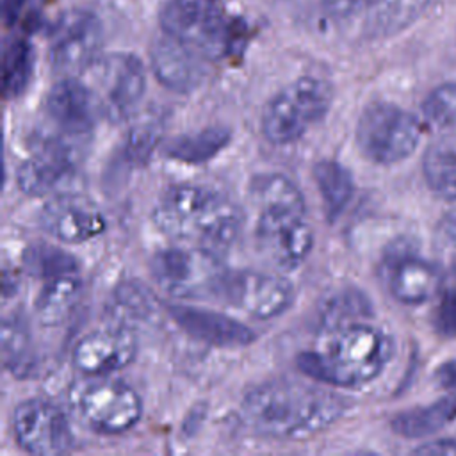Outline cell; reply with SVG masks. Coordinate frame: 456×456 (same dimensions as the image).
<instances>
[{"mask_svg":"<svg viewBox=\"0 0 456 456\" xmlns=\"http://www.w3.org/2000/svg\"><path fill=\"white\" fill-rule=\"evenodd\" d=\"M32 46L25 39H12L4 52V93L20 94L32 73Z\"/></svg>","mask_w":456,"mask_h":456,"instance_id":"cell-30","label":"cell"},{"mask_svg":"<svg viewBox=\"0 0 456 456\" xmlns=\"http://www.w3.org/2000/svg\"><path fill=\"white\" fill-rule=\"evenodd\" d=\"M82 297V280L77 273L59 274L43 280V287L36 297L34 310L45 326H55L66 321Z\"/></svg>","mask_w":456,"mask_h":456,"instance_id":"cell-21","label":"cell"},{"mask_svg":"<svg viewBox=\"0 0 456 456\" xmlns=\"http://www.w3.org/2000/svg\"><path fill=\"white\" fill-rule=\"evenodd\" d=\"M23 264L27 271L39 278L48 280L66 273H77V260L73 255L52 244H34L23 253Z\"/></svg>","mask_w":456,"mask_h":456,"instance_id":"cell-29","label":"cell"},{"mask_svg":"<svg viewBox=\"0 0 456 456\" xmlns=\"http://www.w3.org/2000/svg\"><path fill=\"white\" fill-rule=\"evenodd\" d=\"M159 21L166 36L207 61L221 59L232 50L233 30L223 0H166Z\"/></svg>","mask_w":456,"mask_h":456,"instance_id":"cell-4","label":"cell"},{"mask_svg":"<svg viewBox=\"0 0 456 456\" xmlns=\"http://www.w3.org/2000/svg\"><path fill=\"white\" fill-rule=\"evenodd\" d=\"M344 411L335 392L296 379H273L253 387L240 403V417L255 433L299 440L331 426Z\"/></svg>","mask_w":456,"mask_h":456,"instance_id":"cell-1","label":"cell"},{"mask_svg":"<svg viewBox=\"0 0 456 456\" xmlns=\"http://www.w3.org/2000/svg\"><path fill=\"white\" fill-rule=\"evenodd\" d=\"M333 100L331 86L317 77H299L278 91L262 112V132L273 144H290L321 121Z\"/></svg>","mask_w":456,"mask_h":456,"instance_id":"cell-5","label":"cell"},{"mask_svg":"<svg viewBox=\"0 0 456 456\" xmlns=\"http://www.w3.org/2000/svg\"><path fill=\"white\" fill-rule=\"evenodd\" d=\"M230 128L226 126H207L192 134H182L173 137L164 153L183 164H201L214 159L228 142H230Z\"/></svg>","mask_w":456,"mask_h":456,"instance_id":"cell-22","label":"cell"},{"mask_svg":"<svg viewBox=\"0 0 456 456\" xmlns=\"http://www.w3.org/2000/svg\"><path fill=\"white\" fill-rule=\"evenodd\" d=\"M12 435L18 445L36 456L68 452L75 435L66 413L48 399H27L12 411Z\"/></svg>","mask_w":456,"mask_h":456,"instance_id":"cell-13","label":"cell"},{"mask_svg":"<svg viewBox=\"0 0 456 456\" xmlns=\"http://www.w3.org/2000/svg\"><path fill=\"white\" fill-rule=\"evenodd\" d=\"M137 353L130 326L114 322L86 333L73 347L71 363L86 376H109L126 367Z\"/></svg>","mask_w":456,"mask_h":456,"instance_id":"cell-14","label":"cell"},{"mask_svg":"<svg viewBox=\"0 0 456 456\" xmlns=\"http://www.w3.org/2000/svg\"><path fill=\"white\" fill-rule=\"evenodd\" d=\"M413 452L426 456H456V442L454 440H436L417 447Z\"/></svg>","mask_w":456,"mask_h":456,"instance_id":"cell-38","label":"cell"},{"mask_svg":"<svg viewBox=\"0 0 456 456\" xmlns=\"http://www.w3.org/2000/svg\"><path fill=\"white\" fill-rule=\"evenodd\" d=\"M48 118L68 137H80L93 130L100 107L89 84L77 77H64L46 94Z\"/></svg>","mask_w":456,"mask_h":456,"instance_id":"cell-17","label":"cell"},{"mask_svg":"<svg viewBox=\"0 0 456 456\" xmlns=\"http://www.w3.org/2000/svg\"><path fill=\"white\" fill-rule=\"evenodd\" d=\"M153 223L175 240L223 253L237 240L242 219L224 194L205 185L176 183L157 200Z\"/></svg>","mask_w":456,"mask_h":456,"instance_id":"cell-3","label":"cell"},{"mask_svg":"<svg viewBox=\"0 0 456 456\" xmlns=\"http://www.w3.org/2000/svg\"><path fill=\"white\" fill-rule=\"evenodd\" d=\"M41 228L61 242L80 244L105 232L102 210L86 196L61 192L48 200L39 212Z\"/></svg>","mask_w":456,"mask_h":456,"instance_id":"cell-16","label":"cell"},{"mask_svg":"<svg viewBox=\"0 0 456 456\" xmlns=\"http://www.w3.org/2000/svg\"><path fill=\"white\" fill-rule=\"evenodd\" d=\"M379 0H322L321 7L331 20H346L362 11H369Z\"/></svg>","mask_w":456,"mask_h":456,"instance_id":"cell-36","label":"cell"},{"mask_svg":"<svg viewBox=\"0 0 456 456\" xmlns=\"http://www.w3.org/2000/svg\"><path fill=\"white\" fill-rule=\"evenodd\" d=\"M150 269L157 285L178 299L217 297L228 273L219 253L192 244L157 251Z\"/></svg>","mask_w":456,"mask_h":456,"instance_id":"cell-6","label":"cell"},{"mask_svg":"<svg viewBox=\"0 0 456 456\" xmlns=\"http://www.w3.org/2000/svg\"><path fill=\"white\" fill-rule=\"evenodd\" d=\"M2 362L4 367L18 378L32 376L37 367L30 331L16 317L5 319L2 324Z\"/></svg>","mask_w":456,"mask_h":456,"instance_id":"cell-27","label":"cell"},{"mask_svg":"<svg viewBox=\"0 0 456 456\" xmlns=\"http://www.w3.org/2000/svg\"><path fill=\"white\" fill-rule=\"evenodd\" d=\"M422 114L436 126L456 125V82L435 87L422 102Z\"/></svg>","mask_w":456,"mask_h":456,"instance_id":"cell-33","label":"cell"},{"mask_svg":"<svg viewBox=\"0 0 456 456\" xmlns=\"http://www.w3.org/2000/svg\"><path fill=\"white\" fill-rule=\"evenodd\" d=\"M370 314V305L367 297L358 290H340L335 296H331L322 310L321 321L322 328H331L346 322L358 321L360 317H365Z\"/></svg>","mask_w":456,"mask_h":456,"instance_id":"cell-31","label":"cell"},{"mask_svg":"<svg viewBox=\"0 0 456 456\" xmlns=\"http://www.w3.org/2000/svg\"><path fill=\"white\" fill-rule=\"evenodd\" d=\"M255 203L260 208H285L305 212V200L292 180L280 173H267L253 183Z\"/></svg>","mask_w":456,"mask_h":456,"instance_id":"cell-28","label":"cell"},{"mask_svg":"<svg viewBox=\"0 0 456 456\" xmlns=\"http://www.w3.org/2000/svg\"><path fill=\"white\" fill-rule=\"evenodd\" d=\"M385 273L392 296L406 305L428 301L442 283L438 269L410 251H399L388 256Z\"/></svg>","mask_w":456,"mask_h":456,"instance_id":"cell-20","label":"cell"},{"mask_svg":"<svg viewBox=\"0 0 456 456\" xmlns=\"http://www.w3.org/2000/svg\"><path fill=\"white\" fill-rule=\"evenodd\" d=\"M255 237L264 256L281 271L297 269L314 248V233L301 210L260 208Z\"/></svg>","mask_w":456,"mask_h":456,"instance_id":"cell-11","label":"cell"},{"mask_svg":"<svg viewBox=\"0 0 456 456\" xmlns=\"http://www.w3.org/2000/svg\"><path fill=\"white\" fill-rule=\"evenodd\" d=\"M171 319L192 338L219 347H242L255 340V333L240 321L191 305H171L167 308Z\"/></svg>","mask_w":456,"mask_h":456,"instance_id":"cell-19","label":"cell"},{"mask_svg":"<svg viewBox=\"0 0 456 456\" xmlns=\"http://www.w3.org/2000/svg\"><path fill=\"white\" fill-rule=\"evenodd\" d=\"M103 45L100 20L86 9H69L50 34V64L64 77L86 73L98 59Z\"/></svg>","mask_w":456,"mask_h":456,"instance_id":"cell-10","label":"cell"},{"mask_svg":"<svg viewBox=\"0 0 456 456\" xmlns=\"http://www.w3.org/2000/svg\"><path fill=\"white\" fill-rule=\"evenodd\" d=\"M86 73L102 118L123 123L139 109L146 89V73L135 55L123 52L100 55Z\"/></svg>","mask_w":456,"mask_h":456,"instance_id":"cell-9","label":"cell"},{"mask_svg":"<svg viewBox=\"0 0 456 456\" xmlns=\"http://www.w3.org/2000/svg\"><path fill=\"white\" fill-rule=\"evenodd\" d=\"M436 235H438V240L449 248V249H454L456 251V208L449 210L438 223V228H436Z\"/></svg>","mask_w":456,"mask_h":456,"instance_id":"cell-37","label":"cell"},{"mask_svg":"<svg viewBox=\"0 0 456 456\" xmlns=\"http://www.w3.org/2000/svg\"><path fill=\"white\" fill-rule=\"evenodd\" d=\"M431 0H379L367 12L365 34L372 37L394 36L410 27Z\"/></svg>","mask_w":456,"mask_h":456,"instance_id":"cell-23","label":"cell"},{"mask_svg":"<svg viewBox=\"0 0 456 456\" xmlns=\"http://www.w3.org/2000/svg\"><path fill=\"white\" fill-rule=\"evenodd\" d=\"M217 299L265 321L281 315L292 305L294 287L276 273L228 269Z\"/></svg>","mask_w":456,"mask_h":456,"instance_id":"cell-12","label":"cell"},{"mask_svg":"<svg viewBox=\"0 0 456 456\" xmlns=\"http://www.w3.org/2000/svg\"><path fill=\"white\" fill-rule=\"evenodd\" d=\"M435 324L444 337H456V289H451L442 296L436 306Z\"/></svg>","mask_w":456,"mask_h":456,"instance_id":"cell-35","label":"cell"},{"mask_svg":"<svg viewBox=\"0 0 456 456\" xmlns=\"http://www.w3.org/2000/svg\"><path fill=\"white\" fill-rule=\"evenodd\" d=\"M77 171V151L61 137H46L20 164L18 187L28 196H48Z\"/></svg>","mask_w":456,"mask_h":456,"instance_id":"cell-15","label":"cell"},{"mask_svg":"<svg viewBox=\"0 0 456 456\" xmlns=\"http://www.w3.org/2000/svg\"><path fill=\"white\" fill-rule=\"evenodd\" d=\"M422 171L433 192L456 200V135L438 139L426 150Z\"/></svg>","mask_w":456,"mask_h":456,"instance_id":"cell-25","label":"cell"},{"mask_svg":"<svg viewBox=\"0 0 456 456\" xmlns=\"http://www.w3.org/2000/svg\"><path fill=\"white\" fill-rule=\"evenodd\" d=\"M392 353L394 342L383 330L353 321L322 328L317 346L301 353L297 365L314 381L358 387L378 378Z\"/></svg>","mask_w":456,"mask_h":456,"instance_id":"cell-2","label":"cell"},{"mask_svg":"<svg viewBox=\"0 0 456 456\" xmlns=\"http://www.w3.org/2000/svg\"><path fill=\"white\" fill-rule=\"evenodd\" d=\"M314 180L317 183L324 214L330 221L342 214L351 201L354 182L347 167L337 160H321L314 166Z\"/></svg>","mask_w":456,"mask_h":456,"instance_id":"cell-24","label":"cell"},{"mask_svg":"<svg viewBox=\"0 0 456 456\" xmlns=\"http://www.w3.org/2000/svg\"><path fill=\"white\" fill-rule=\"evenodd\" d=\"M112 308L116 312V322L128 326L130 321H142L153 312V297L137 283H123L114 294Z\"/></svg>","mask_w":456,"mask_h":456,"instance_id":"cell-32","label":"cell"},{"mask_svg":"<svg viewBox=\"0 0 456 456\" xmlns=\"http://www.w3.org/2000/svg\"><path fill=\"white\" fill-rule=\"evenodd\" d=\"M69 404L77 419L102 435H118L132 429L141 415L142 403L125 381L107 376H89L69 392Z\"/></svg>","mask_w":456,"mask_h":456,"instance_id":"cell-7","label":"cell"},{"mask_svg":"<svg viewBox=\"0 0 456 456\" xmlns=\"http://www.w3.org/2000/svg\"><path fill=\"white\" fill-rule=\"evenodd\" d=\"M160 134L162 128L159 125V121H139L137 125L132 126V130L126 135L125 141V157L128 162L132 164H144L153 148L159 144L160 141Z\"/></svg>","mask_w":456,"mask_h":456,"instance_id":"cell-34","label":"cell"},{"mask_svg":"<svg viewBox=\"0 0 456 456\" xmlns=\"http://www.w3.org/2000/svg\"><path fill=\"white\" fill-rule=\"evenodd\" d=\"M205 57L182 45L180 41L162 36L155 39L150 50V64L155 78L175 93H191L205 78Z\"/></svg>","mask_w":456,"mask_h":456,"instance_id":"cell-18","label":"cell"},{"mask_svg":"<svg viewBox=\"0 0 456 456\" xmlns=\"http://www.w3.org/2000/svg\"><path fill=\"white\" fill-rule=\"evenodd\" d=\"M420 134L417 118L388 102L367 105L356 123V144L360 151L381 166L410 157L420 141Z\"/></svg>","mask_w":456,"mask_h":456,"instance_id":"cell-8","label":"cell"},{"mask_svg":"<svg viewBox=\"0 0 456 456\" xmlns=\"http://www.w3.org/2000/svg\"><path fill=\"white\" fill-rule=\"evenodd\" d=\"M436 379L442 388L451 394H456V360L445 362L436 370Z\"/></svg>","mask_w":456,"mask_h":456,"instance_id":"cell-39","label":"cell"},{"mask_svg":"<svg viewBox=\"0 0 456 456\" xmlns=\"http://www.w3.org/2000/svg\"><path fill=\"white\" fill-rule=\"evenodd\" d=\"M456 419V401L440 399L429 406H420L397 413L392 419V429L404 438H424L442 429Z\"/></svg>","mask_w":456,"mask_h":456,"instance_id":"cell-26","label":"cell"}]
</instances>
